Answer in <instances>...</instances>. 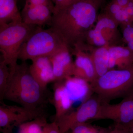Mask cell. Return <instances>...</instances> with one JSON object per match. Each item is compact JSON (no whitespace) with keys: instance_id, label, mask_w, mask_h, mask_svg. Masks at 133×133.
I'll list each match as a JSON object with an SVG mask.
<instances>
[{"instance_id":"1","label":"cell","mask_w":133,"mask_h":133,"mask_svg":"<svg viewBox=\"0 0 133 133\" xmlns=\"http://www.w3.org/2000/svg\"><path fill=\"white\" fill-rule=\"evenodd\" d=\"M106 0H77L53 14L50 26L60 36L70 50L84 43L93 28L98 11Z\"/></svg>"},{"instance_id":"2","label":"cell","mask_w":133,"mask_h":133,"mask_svg":"<svg viewBox=\"0 0 133 133\" xmlns=\"http://www.w3.org/2000/svg\"><path fill=\"white\" fill-rule=\"evenodd\" d=\"M7 86L3 96L7 100L31 109L44 107L51 99L32 76L26 62L10 69Z\"/></svg>"},{"instance_id":"3","label":"cell","mask_w":133,"mask_h":133,"mask_svg":"<svg viewBox=\"0 0 133 133\" xmlns=\"http://www.w3.org/2000/svg\"><path fill=\"white\" fill-rule=\"evenodd\" d=\"M66 45L52 28L36 26L22 46L18 59L26 62L41 57H50Z\"/></svg>"},{"instance_id":"4","label":"cell","mask_w":133,"mask_h":133,"mask_svg":"<svg viewBox=\"0 0 133 133\" xmlns=\"http://www.w3.org/2000/svg\"><path fill=\"white\" fill-rule=\"evenodd\" d=\"M94 93L102 102L125 97L133 90V66L124 69H112L91 84Z\"/></svg>"},{"instance_id":"5","label":"cell","mask_w":133,"mask_h":133,"mask_svg":"<svg viewBox=\"0 0 133 133\" xmlns=\"http://www.w3.org/2000/svg\"><path fill=\"white\" fill-rule=\"evenodd\" d=\"M36 27L22 21L12 22L0 26L2 60L9 65L10 69L17 64L21 48Z\"/></svg>"},{"instance_id":"6","label":"cell","mask_w":133,"mask_h":133,"mask_svg":"<svg viewBox=\"0 0 133 133\" xmlns=\"http://www.w3.org/2000/svg\"><path fill=\"white\" fill-rule=\"evenodd\" d=\"M102 101L98 96L92 95L79 105L57 120L60 133H65L76 125L91 120L99 119Z\"/></svg>"},{"instance_id":"7","label":"cell","mask_w":133,"mask_h":133,"mask_svg":"<svg viewBox=\"0 0 133 133\" xmlns=\"http://www.w3.org/2000/svg\"><path fill=\"white\" fill-rule=\"evenodd\" d=\"M0 130L2 133H12L15 127L45 115L44 107L31 109L1 102Z\"/></svg>"},{"instance_id":"8","label":"cell","mask_w":133,"mask_h":133,"mask_svg":"<svg viewBox=\"0 0 133 133\" xmlns=\"http://www.w3.org/2000/svg\"><path fill=\"white\" fill-rule=\"evenodd\" d=\"M92 47L85 43L76 46L71 50L75 56L73 76L92 84L98 78L93 61Z\"/></svg>"},{"instance_id":"9","label":"cell","mask_w":133,"mask_h":133,"mask_svg":"<svg viewBox=\"0 0 133 133\" xmlns=\"http://www.w3.org/2000/svg\"><path fill=\"white\" fill-rule=\"evenodd\" d=\"M108 119L115 124L125 126L133 121V96L128 95L118 104L102 102L99 119Z\"/></svg>"},{"instance_id":"10","label":"cell","mask_w":133,"mask_h":133,"mask_svg":"<svg viewBox=\"0 0 133 133\" xmlns=\"http://www.w3.org/2000/svg\"><path fill=\"white\" fill-rule=\"evenodd\" d=\"M52 64L54 82L63 81L73 76L74 62L70 49L68 45L50 57Z\"/></svg>"},{"instance_id":"11","label":"cell","mask_w":133,"mask_h":133,"mask_svg":"<svg viewBox=\"0 0 133 133\" xmlns=\"http://www.w3.org/2000/svg\"><path fill=\"white\" fill-rule=\"evenodd\" d=\"M54 11V6L47 5L23 8L21 13L22 20L25 24L32 26H50Z\"/></svg>"},{"instance_id":"12","label":"cell","mask_w":133,"mask_h":133,"mask_svg":"<svg viewBox=\"0 0 133 133\" xmlns=\"http://www.w3.org/2000/svg\"><path fill=\"white\" fill-rule=\"evenodd\" d=\"M29 70L33 77L44 89L49 83L54 82V76L50 57H41L31 60Z\"/></svg>"},{"instance_id":"13","label":"cell","mask_w":133,"mask_h":133,"mask_svg":"<svg viewBox=\"0 0 133 133\" xmlns=\"http://www.w3.org/2000/svg\"><path fill=\"white\" fill-rule=\"evenodd\" d=\"M96 23L94 29L104 38L108 47L117 45L121 39L117 29L118 24L104 12L99 15Z\"/></svg>"},{"instance_id":"14","label":"cell","mask_w":133,"mask_h":133,"mask_svg":"<svg viewBox=\"0 0 133 133\" xmlns=\"http://www.w3.org/2000/svg\"><path fill=\"white\" fill-rule=\"evenodd\" d=\"M51 101L56 111V121L71 111L73 103L65 85L64 81L55 82Z\"/></svg>"},{"instance_id":"15","label":"cell","mask_w":133,"mask_h":133,"mask_svg":"<svg viewBox=\"0 0 133 133\" xmlns=\"http://www.w3.org/2000/svg\"><path fill=\"white\" fill-rule=\"evenodd\" d=\"M63 81L73 104L78 101L84 102L93 93L90 84L81 79L71 76Z\"/></svg>"},{"instance_id":"16","label":"cell","mask_w":133,"mask_h":133,"mask_svg":"<svg viewBox=\"0 0 133 133\" xmlns=\"http://www.w3.org/2000/svg\"><path fill=\"white\" fill-rule=\"evenodd\" d=\"M109 70L128 69L133 66V52L127 47L114 45L108 48Z\"/></svg>"},{"instance_id":"17","label":"cell","mask_w":133,"mask_h":133,"mask_svg":"<svg viewBox=\"0 0 133 133\" xmlns=\"http://www.w3.org/2000/svg\"><path fill=\"white\" fill-rule=\"evenodd\" d=\"M17 1L0 0V26L12 22L22 21Z\"/></svg>"},{"instance_id":"18","label":"cell","mask_w":133,"mask_h":133,"mask_svg":"<svg viewBox=\"0 0 133 133\" xmlns=\"http://www.w3.org/2000/svg\"><path fill=\"white\" fill-rule=\"evenodd\" d=\"M107 46L93 48L91 55L98 78L109 70V56Z\"/></svg>"},{"instance_id":"19","label":"cell","mask_w":133,"mask_h":133,"mask_svg":"<svg viewBox=\"0 0 133 133\" xmlns=\"http://www.w3.org/2000/svg\"><path fill=\"white\" fill-rule=\"evenodd\" d=\"M47 122L45 115L40 116L21 125L18 133H43V128Z\"/></svg>"},{"instance_id":"20","label":"cell","mask_w":133,"mask_h":133,"mask_svg":"<svg viewBox=\"0 0 133 133\" xmlns=\"http://www.w3.org/2000/svg\"><path fill=\"white\" fill-rule=\"evenodd\" d=\"M111 127H103L87 122L76 125L71 129L72 133H108Z\"/></svg>"},{"instance_id":"21","label":"cell","mask_w":133,"mask_h":133,"mask_svg":"<svg viewBox=\"0 0 133 133\" xmlns=\"http://www.w3.org/2000/svg\"><path fill=\"white\" fill-rule=\"evenodd\" d=\"M10 75L9 65L2 60L0 62V101L3 102V96Z\"/></svg>"},{"instance_id":"22","label":"cell","mask_w":133,"mask_h":133,"mask_svg":"<svg viewBox=\"0 0 133 133\" xmlns=\"http://www.w3.org/2000/svg\"><path fill=\"white\" fill-rule=\"evenodd\" d=\"M47 5L54 7L52 0H25V3L23 8L38 6V5Z\"/></svg>"},{"instance_id":"23","label":"cell","mask_w":133,"mask_h":133,"mask_svg":"<svg viewBox=\"0 0 133 133\" xmlns=\"http://www.w3.org/2000/svg\"><path fill=\"white\" fill-rule=\"evenodd\" d=\"M123 38L127 43L133 41V23L122 26Z\"/></svg>"},{"instance_id":"24","label":"cell","mask_w":133,"mask_h":133,"mask_svg":"<svg viewBox=\"0 0 133 133\" xmlns=\"http://www.w3.org/2000/svg\"><path fill=\"white\" fill-rule=\"evenodd\" d=\"M77 0H52L54 4V13L68 6Z\"/></svg>"},{"instance_id":"25","label":"cell","mask_w":133,"mask_h":133,"mask_svg":"<svg viewBox=\"0 0 133 133\" xmlns=\"http://www.w3.org/2000/svg\"><path fill=\"white\" fill-rule=\"evenodd\" d=\"M108 133H127L118 125L115 124L112 127L111 129Z\"/></svg>"},{"instance_id":"26","label":"cell","mask_w":133,"mask_h":133,"mask_svg":"<svg viewBox=\"0 0 133 133\" xmlns=\"http://www.w3.org/2000/svg\"><path fill=\"white\" fill-rule=\"evenodd\" d=\"M122 8H125L132 0H112Z\"/></svg>"},{"instance_id":"27","label":"cell","mask_w":133,"mask_h":133,"mask_svg":"<svg viewBox=\"0 0 133 133\" xmlns=\"http://www.w3.org/2000/svg\"><path fill=\"white\" fill-rule=\"evenodd\" d=\"M117 125V124H116ZM118 125L127 133H133V121L127 125L122 126Z\"/></svg>"},{"instance_id":"28","label":"cell","mask_w":133,"mask_h":133,"mask_svg":"<svg viewBox=\"0 0 133 133\" xmlns=\"http://www.w3.org/2000/svg\"><path fill=\"white\" fill-rule=\"evenodd\" d=\"M129 95H131L133 96V90H132V91H131V92L130 93V94H129Z\"/></svg>"},{"instance_id":"29","label":"cell","mask_w":133,"mask_h":133,"mask_svg":"<svg viewBox=\"0 0 133 133\" xmlns=\"http://www.w3.org/2000/svg\"><path fill=\"white\" fill-rule=\"evenodd\" d=\"M65 133H72V132L71 131V130H70V131H67Z\"/></svg>"},{"instance_id":"30","label":"cell","mask_w":133,"mask_h":133,"mask_svg":"<svg viewBox=\"0 0 133 133\" xmlns=\"http://www.w3.org/2000/svg\"><path fill=\"white\" fill-rule=\"evenodd\" d=\"M132 1H133V0H132Z\"/></svg>"}]
</instances>
